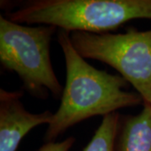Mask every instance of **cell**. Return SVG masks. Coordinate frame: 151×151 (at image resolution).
Wrapping results in <instances>:
<instances>
[{
	"instance_id": "cell-1",
	"label": "cell",
	"mask_w": 151,
	"mask_h": 151,
	"mask_svg": "<svg viewBox=\"0 0 151 151\" xmlns=\"http://www.w3.org/2000/svg\"><path fill=\"white\" fill-rule=\"evenodd\" d=\"M58 42L65 57L66 80L59 108L44 136L45 142H54L67 129L85 119L97 115L104 117L120 108L144 103L138 92L124 90L128 81L123 76L88 64L73 46L70 33L60 29Z\"/></svg>"
},
{
	"instance_id": "cell-2",
	"label": "cell",
	"mask_w": 151,
	"mask_h": 151,
	"mask_svg": "<svg viewBox=\"0 0 151 151\" xmlns=\"http://www.w3.org/2000/svg\"><path fill=\"white\" fill-rule=\"evenodd\" d=\"M8 19L69 33L104 34L132 19H151V0H29L19 4Z\"/></svg>"
},
{
	"instance_id": "cell-3",
	"label": "cell",
	"mask_w": 151,
	"mask_h": 151,
	"mask_svg": "<svg viewBox=\"0 0 151 151\" xmlns=\"http://www.w3.org/2000/svg\"><path fill=\"white\" fill-rule=\"evenodd\" d=\"M56 28L26 26L0 16V61L19 76L24 88L39 98L60 97L61 85L52 67L50 46Z\"/></svg>"
},
{
	"instance_id": "cell-4",
	"label": "cell",
	"mask_w": 151,
	"mask_h": 151,
	"mask_svg": "<svg viewBox=\"0 0 151 151\" xmlns=\"http://www.w3.org/2000/svg\"><path fill=\"white\" fill-rule=\"evenodd\" d=\"M76 51L83 58L104 62L119 71L151 104V29H129L125 34L70 33Z\"/></svg>"
},
{
	"instance_id": "cell-5",
	"label": "cell",
	"mask_w": 151,
	"mask_h": 151,
	"mask_svg": "<svg viewBox=\"0 0 151 151\" xmlns=\"http://www.w3.org/2000/svg\"><path fill=\"white\" fill-rule=\"evenodd\" d=\"M23 92L0 90V151H16L20 141L34 128L48 124L54 113L28 112L22 104Z\"/></svg>"
},
{
	"instance_id": "cell-6",
	"label": "cell",
	"mask_w": 151,
	"mask_h": 151,
	"mask_svg": "<svg viewBox=\"0 0 151 151\" xmlns=\"http://www.w3.org/2000/svg\"><path fill=\"white\" fill-rule=\"evenodd\" d=\"M115 151H151V104L125 120Z\"/></svg>"
},
{
	"instance_id": "cell-7",
	"label": "cell",
	"mask_w": 151,
	"mask_h": 151,
	"mask_svg": "<svg viewBox=\"0 0 151 151\" xmlns=\"http://www.w3.org/2000/svg\"><path fill=\"white\" fill-rule=\"evenodd\" d=\"M119 119L118 113L104 116L95 134L82 151H115Z\"/></svg>"
},
{
	"instance_id": "cell-8",
	"label": "cell",
	"mask_w": 151,
	"mask_h": 151,
	"mask_svg": "<svg viewBox=\"0 0 151 151\" xmlns=\"http://www.w3.org/2000/svg\"><path fill=\"white\" fill-rule=\"evenodd\" d=\"M74 137H69L61 142H50L40 147L39 151H69L75 143Z\"/></svg>"
}]
</instances>
